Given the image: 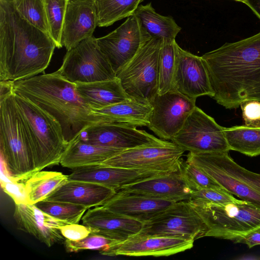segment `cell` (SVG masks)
<instances>
[{
    "label": "cell",
    "instance_id": "28",
    "mask_svg": "<svg viewBox=\"0 0 260 260\" xmlns=\"http://www.w3.org/2000/svg\"><path fill=\"white\" fill-rule=\"evenodd\" d=\"M134 15L151 38L174 40L181 30L172 17L158 14L151 4L140 5Z\"/></svg>",
    "mask_w": 260,
    "mask_h": 260
},
{
    "label": "cell",
    "instance_id": "18",
    "mask_svg": "<svg viewBox=\"0 0 260 260\" xmlns=\"http://www.w3.org/2000/svg\"><path fill=\"white\" fill-rule=\"evenodd\" d=\"M168 173H169L96 164L73 169L69 175V180L98 184L117 191L125 186Z\"/></svg>",
    "mask_w": 260,
    "mask_h": 260
},
{
    "label": "cell",
    "instance_id": "7",
    "mask_svg": "<svg viewBox=\"0 0 260 260\" xmlns=\"http://www.w3.org/2000/svg\"><path fill=\"white\" fill-rule=\"evenodd\" d=\"M188 201L206 224V237L233 241L260 228V209L245 201L224 204Z\"/></svg>",
    "mask_w": 260,
    "mask_h": 260
},
{
    "label": "cell",
    "instance_id": "15",
    "mask_svg": "<svg viewBox=\"0 0 260 260\" xmlns=\"http://www.w3.org/2000/svg\"><path fill=\"white\" fill-rule=\"evenodd\" d=\"M77 138L86 143L123 150L161 140L135 126L104 122L87 125Z\"/></svg>",
    "mask_w": 260,
    "mask_h": 260
},
{
    "label": "cell",
    "instance_id": "21",
    "mask_svg": "<svg viewBox=\"0 0 260 260\" xmlns=\"http://www.w3.org/2000/svg\"><path fill=\"white\" fill-rule=\"evenodd\" d=\"M98 17L93 0H70L63 22L61 43L69 50L93 36Z\"/></svg>",
    "mask_w": 260,
    "mask_h": 260
},
{
    "label": "cell",
    "instance_id": "32",
    "mask_svg": "<svg viewBox=\"0 0 260 260\" xmlns=\"http://www.w3.org/2000/svg\"><path fill=\"white\" fill-rule=\"evenodd\" d=\"M176 44L175 40H162L158 61L157 94H164L172 89Z\"/></svg>",
    "mask_w": 260,
    "mask_h": 260
},
{
    "label": "cell",
    "instance_id": "26",
    "mask_svg": "<svg viewBox=\"0 0 260 260\" xmlns=\"http://www.w3.org/2000/svg\"><path fill=\"white\" fill-rule=\"evenodd\" d=\"M123 150L86 143L78 138L69 142L60 161L63 167L77 168L101 164Z\"/></svg>",
    "mask_w": 260,
    "mask_h": 260
},
{
    "label": "cell",
    "instance_id": "17",
    "mask_svg": "<svg viewBox=\"0 0 260 260\" xmlns=\"http://www.w3.org/2000/svg\"><path fill=\"white\" fill-rule=\"evenodd\" d=\"M194 241L138 234L99 251L104 255L168 256L191 249Z\"/></svg>",
    "mask_w": 260,
    "mask_h": 260
},
{
    "label": "cell",
    "instance_id": "37",
    "mask_svg": "<svg viewBox=\"0 0 260 260\" xmlns=\"http://www.w3.org/2000/svg\"><path fill=\"white\" fill-rule=\"evenodd\" d=\"M120 241L90 233L87 237L79 240L71 241L66 239L64 244L67 251L77 252L86 249H95L100 251Z\"/></svg>",
    "mask_w": 260,
    "mask_h": 260
},
{
    "label": "cell",
    "instance_id": "14",
    "mask_svg": "<svg viewBox=\"0 0 260 260\" xmlns=\"http://www.w3.org/2000/svg\"><path fill=\"white\" fill-rule=\"evenodd\" d=\"M150 39L133 14L113 31L96 38V42L116 73Z\"/></svg>",
    "mask_w": 260,
    "mask_h": 260
},
{
    "label": "cell",
    "instance_id": "39",
    "mask_svg": "<svg viewBox=\"0 0 260 260\" xmlns=\"http://www.w3.org/2000/svg\"><path fill=\"white\" fill-rule=\"evenodd\" d=\"M1 178V186L4 191L13 200L15 204H27L28 200L24 182H19L12 179L8 174L3 172Z\"/></svg>",
    "mask_w": 260,
    "mask_h": 260
},
{
    "label": "cell",
    "instance_id": "9",
    "mask_svg": "<svg viewBox=\"0 0 260 260\" xmlns=\"http://www.w3.org/2000/svg\"><path fill=\"white\" fill-rule=\"evenodd\" d=\"M56 72L74 83L93 82L116 78V73L93 36L68 50L62 65Z\"/></svg>",
    "mask_w": 260,
    "mask_h": 260
},
{
    "label": "cell",
    "instance_id": "23",
    "mask_svg": "<svg viewBox=\"0 0 260 260\" xmlns=\"http://www.w3.org/2000/svg\"><path fill=\"white\" fill-rule=\"evenodd\" d=\"M175 202L119 190L102 206L113 212L144 222Z\"/></svg>",
    "mask_w": 260,
    "mask_h": 260
},
{
    "label": "cell",
    "instance_id": "29",
    "mask_svg": "<svg viewBox=\"0 0 260 260\" xmlns=\"http://www.w3.org/2000/svg\"><path fill=\"white\" fill-rule=\"evenodd\" d=\"M69 180V175L61 172L39 171L25 180L28 204L45 200L51 193Z\"/></svg>",
    "mask_w": 260,
    "mask_h": 260
},
{
    "label": "cell",
    "instance_id": "42",
    "mask_svg": "<svg viewBox=\"0 0 260 260\" xmlns=\"http://www.w3.org/2000/svg\"><path fill=\"white\" fill-rule=\"evenodd\" d=\"M233 241L235 243L245 244L249 248L260 245V228L244 236L238 237Z\"/></svg>",
    "mask_w": 260,
    "mask_h": 260
},
{
    "label": "cell",
    "instance_id": "24",
    "mask_svg": "<svg viewBox=\"0 0 260 260\" xmlns=\"http://www.w3.org/2000/svg\"><path fill=\"white\" fill-rule=\"evenodd\" d=\"M116 192L113 189L100 184L69 180L45 200L69 203L89 209L103 205Z\"/></svg>",
    "mask_w": 260,
    "mask_h": 260
},
{
    "label": "cell",
    "instance_id": "40",
    "mask_svg": "<svg viewBox=\"0 0 260 260\" xmlns=\"http://www.w3.org/2000/svg\"><path fill=\"white\" fill-rule=\"evenodd\" d=\"M246 126L260 127V102L256 100L245 101L240 105Z\"/></svg>",
    "mask_w": 260,
    "mask_h": 260
},
{
    "label": "cell",
    "instance_id": "33",
    "mask_svg": "<svg viewBox=\"0 0 260 260\" xmlns=\"http://www.w3.org/2000/svg\"><path fill=\"white\" fill-rule=\"evenodd\" d=\"M70 0H43L49 35L56 47H62L61 36L64 19Z\"/></svg>",
    "mask_w": 260,
    "mask_h": 260
},
{
    "label": "cell",
    "instance_id": "20",
    "mask_svg": "<svg viewBox=\"0 0 260 260\" xmlns=\"http://www.w3.org/2000/svg\"><path fill=\"white\" fill-rule=\"evenodd\" d=\"M91 233L122 241L141 230L143 222L113 212L102 206L88 209L82 217Z\"/></svg>",
    "mask_w": 260,
    "mask_h": 260
},
{
    "label": "cell",
    "instance_id": "30",
    "mask_svg": "<svg viewBox=\"0 0 260 260\" xmlns=\"http://www.w3.org/2000/svg\"><path fill=\"white\" fill-rule=\"evenodd\" d=\"M224 134L230 150L250 157L260 155V127H224Z\"/></svg>",
    "mask_w": 260,
    "mask_h": 260
},
{
    "label": "cell",
    "instance_id": "2",
    "mask_svg": "<svg viewBox=\"0 0 260 260\" xmlns=\"http://www.w3.org/2000/svg\"><path fill=\"white\" fill-rule=\"evenodd\" d=\"M55 44L22 18L11 0H0V81H17L43 72Z\"/></svg>",
    "mask_w": 260,
    "mask_h": 260
},
{
    "label": "cell",
    "instance_id": "43",
    "mask_svg": "<svg viewBox=\"0 0 260 260\" xmlns=\"http://www.w3.org/2000/svg\"><path fill=\"white\" fill-rule=\"evenodd\" d=\"M244 4L260 19V0H245Z\"/></svg>",
    "mask_w": 260,
    "mask_h": 260
},
{
    "label": "cell",
    "instance_id": "31",
    "mask_svg": "<svg viewBox=\"0 0 260 260\" xmlns=\"http://www.w3.org/2000/svg\"><path fill=\"white\" fill-rule=\"evenodd\" d=\"M95 7L98 26L107 27L133 15L143 0H93Z\"/></svg>",
    "mask_w": 260,
    "mask_h": 260
},
{
    "label": "cell",
    "instance_id": "6",
    "mask_svg": "<svg viewBox=\"0 0 260 260\" xmlns=\"http://www.w3.org/2000/svg\"><path fill=\"white\" fill-rule=\"evenodd\" d=\"M229 152H189L186 161L201 169L229 193L260 209V174L239 165Z\"/></svg>",
    "mask_w": 260,
    "mask_h": 260
},
{
    "label": "cell",
    "instance_id": "13",
    "mask_svg": "<svg viewBox=\"0 0 260 260\" xmlns=\"http://www.w3.org/2000/svg\"><path fill=\"white\" fill-rule=\"evenodd\" d=\"M196 101L174 89L157 94L150 103L152 109L147 126L161 139L171 140L196 106Z\"/></svg>",
    "mask_w": 260,
    "mask_h": 260
},
{
    "label": "cell",
    "instance_id": "5",
    "mask_svg": "<svg viewBox=\"0 0 260 260\" xmlns=\"http://www.w3.org/2000/svg\"><path fill=\"white\" fill-rule=\"evenodd\" d=\"M18 109L28 132L36 172L60 164L68 143L59 122L29 100L13 92Z\"/></svg>",
    "mask_w": 260,
    "mask_h": 260
},
{
    "label": "cell",
    "instance_id": "1",
    "mask_svg": "<svg viewBox=\"0 0 260 260\" xmlns=\"http://www.w3.org/2000/svg\"><path fill=\"white\" fill-rule=\"evenodd\" d=\"M202 57L218 104L231 109L245 101L260 102V32Z\"/></svg>",
    "mask_w": 260,
    "mask_h": 260
},
{
    "label": "cell",
    "instance_id": "22",
    "mask_svg": "<svg viewBox=\"0 0 260 260\" xmlns=\"http://www.w3.org/2000/svg\"><path fill=\"white\" fill-rule=\"evenodd\" d=\"M119 190L173 202L188 200L192 193L181 169L177 172L125 186Z\"/></svg>",
    "mask_w": 260,
    "mask_h": 260
},
{
    "label": "cell",
    "instance_id": "19",
    "mask_svg": "<svg viewBox=\"0 0 260 260\" xmlns=\"http://www.w3.org/2000/svg\"><path fill=\"white\" fill-rule=\"evenodd\" d=\"M13 217L18 229L31 235L48 247L63 239L60 228L68 224L28 203L15 204Z\"/></svg>",
    "mask_w": 260,
    "mask_h": 260
},
{
    "label": "cell",
    "instance_id": "27",
    "mask_svg": "<svg viewBox=\"0 0 260 260\" xmlns=\"http://www.w3.org/2000/svg\"><path fill=\"white\" fill-rule=\"evenodd\" d=\"M152 107L128 98L124 101L98 110H92L96 115L109 122L132 126H148Z\"/></svg>",
    "mask_w": 260,
    "mask_h": 260
},
{
    "label": "cell",
    "instance_id": "16",
    "mask_svg": "<svg viewBox=\"0 0 260 260\" xmlns=\"http://www.w3.org/2000/svg\"><path fill=\"white\" fill-rule=\"evenodd\" d=\"M176 51L172 89L194 100L204 95L213 98L214 92L202 57L182 49L177 43Z\"/></svg>",
    "mask_w": 260,
    "mask_h": 260
},
{
    "label": "cell",
    "instance_id": "38",
    "mask_svg": "<svg viewBox=\"0 0 260 260\" xmlns=\"http://www.w3.org/2000/svg\"><path fill=\"white\" fill-rule=\"evenodd\" d=\"M237 200L232 194L223 189L205 188L193 191L188 200L224 204Z\"/></svg>",
    "mask_w": 260,
    "mask_h": 260
},
{
    "label": "cell",
    "instance_id": "3",
    "mask_svg": "<svg viewBox=\"0 0 260 260\" xmlns=\"http://www.w3.org/2000/svg\"><path fill=\"white\" fill-rule=\"evenodd\" d=\"M13 92L52 115L59 122L68 143L87 125L103 122L78 95L75 83L56 71L13 82Z\"/></svg>",
    "mask_w": 260,
    "mask_h": 260
},
{
    "label": "cell",
    "instance_id": "44",
    "mask_svg": "<svg viewBox=\"0 0 260 260\" xmlns=\"http://www.w3.org/2000/svg\"><path fill=\"white\" fill-rule=\"evenodd\" d=\"M234 1H238V2H242V3H244L245 2V0H234Z\"/></svg>",
    "mask_w": 260,
    "mask_h": 260
},
{
    "label": "cell",
    "instance_id": "34",
    "mask_svg": "<svg viewBox=\"0 0 260 260\" xmlns=\"http://www.w3.org/2000/svg\"><path fill=\"white\" fill-rule=\"evenodd\" d=\"M34 205L50 216L68 223H78L88 209L82 205L45 200Z\"/></svg>",
    "mask_w": 260,
    "mask_h": 260
},
{
    "label": "cell",
    "instance_id": "12",
    "mask_svg": "<svg viewBox=\"0 0 260 260\" xmlns=\"http://www.w3.org/2000/svg\"><path fill=\"white\" fill-rule=\"evenodd\" d=\"M224 128L196 106L171 140L184 151L191 152L229 151Z\"/></svg>",
    "mask_w": 260,
    "mask_h": 260
},
{
    "label": "cell",
    "instance_id": "25",
    "mask_svg": "<svg viewBox=\"0 0 260 260\" xmlns=\"http://www.w3.org/2000/svg\"><path fill=\"white\" fill-rule=\"evenodd\" d=\"M75 85L78 95L91 110L104 108L128 98L116 77Z\"/></svg>",
    "mask_w": 260,
    "mask_h": 260
},
{
    "label": "cell",
    "instance_id": "11",
    "mask_svg": "<svg viewBox=\"0 0 260 260\" xmlns=\"http://www.w3.org/2000/svg\"><path fill=\"white\" fill-rule=\"evenodd\" d=\"M184 150L173 142L160 141L124 150L102 165L172 173L181 170Z\"/></svg>",
    "mask_w": 260,
    "mask_h": 260
},
{
    "label": "cell",
    "instance_id": "35",
    "mask_svg": "<svg viewBox=\"0 0 260 260\" xmlns=\"http://www.w3.org/2000/svg\"><path fill=\"white\" fill-rule=\"evenodd\" d=\"M11 1L14 8L22 18L49 35L43 0Z\"/></svg>",
    "mask_w": 260,
    "mask_h": 260
},
{
    "label": "cell",
    "instance_id": "4",
    "mask_svg": "<svg viewBox=\"0 0 260 260\" xmlns=\"http://www.w3.org/2000/svg\"><path fill=\"white\" fill-rule=\"evenodd\" d=\"M1 155L11 179L25 180L36 172L28 132L12 90L0 94Z\"/></svg>",
    "mask_w": 260,
    "mask_h": 260
},
{
    "label": "cell",
    "instance_id": "8",
    "mask_svg": "<svg viewBox=\"0 0 260 260\" xmlns=\"http://www.w3.org/2000/svg\"><path fill=\"white\" fill-rule=\"evenodd\" d=\"M162 40L156 38L148 40L132 59L116 72V77L129 98L150 104L157 95Z\"/></svg>",
    "mask_w": 260,
    "mask_h": 260
},
{
    "label": "cell",
    "instance_id": "36",
    "mask_svg": "<svg viewBox=\"0 0 260 260\" xmlns=\"http://www.w3.org/2000/svg\"><path fill=\"white\" fill-rule=\"evenodd\" d=\"M181 171L192 192L205 188L223 189L206 172L190 162H183Z\"/></svg>",
    "mask_w": 260,
    "mask_h": 260
},
{
    "label": "cell",
    "instance_id": "41",
    "mask_svg": "<svg viewBox=\"0 0 260 260\" xmlns=\"http://www.w3.org/2000/svg\"><path fill=\"white\" fill-rule=\"evenodd\" d=\"M61 234L67 240L77 241L87 237L90 229L83 224L68 223L60 228Z\"/></svg>",
    "mask_w": 260,
    "mask_h": 260
},
{
    "label": "cell",
    "instance_id": "10",
    "mask_svg": "<svg viewBox=\"0 0 260 260\" xmlns=\"http://www.w3.org/2000/svg\"><path fill=\"white\" fill-rule=\"evenodd\" d=\"M208 228L188 200L175 202L144 222L141 235L195 241L206 237Z\"/></svg>",
    "mask_w": 260,
    "mask_h": 260
}]
</instances>
